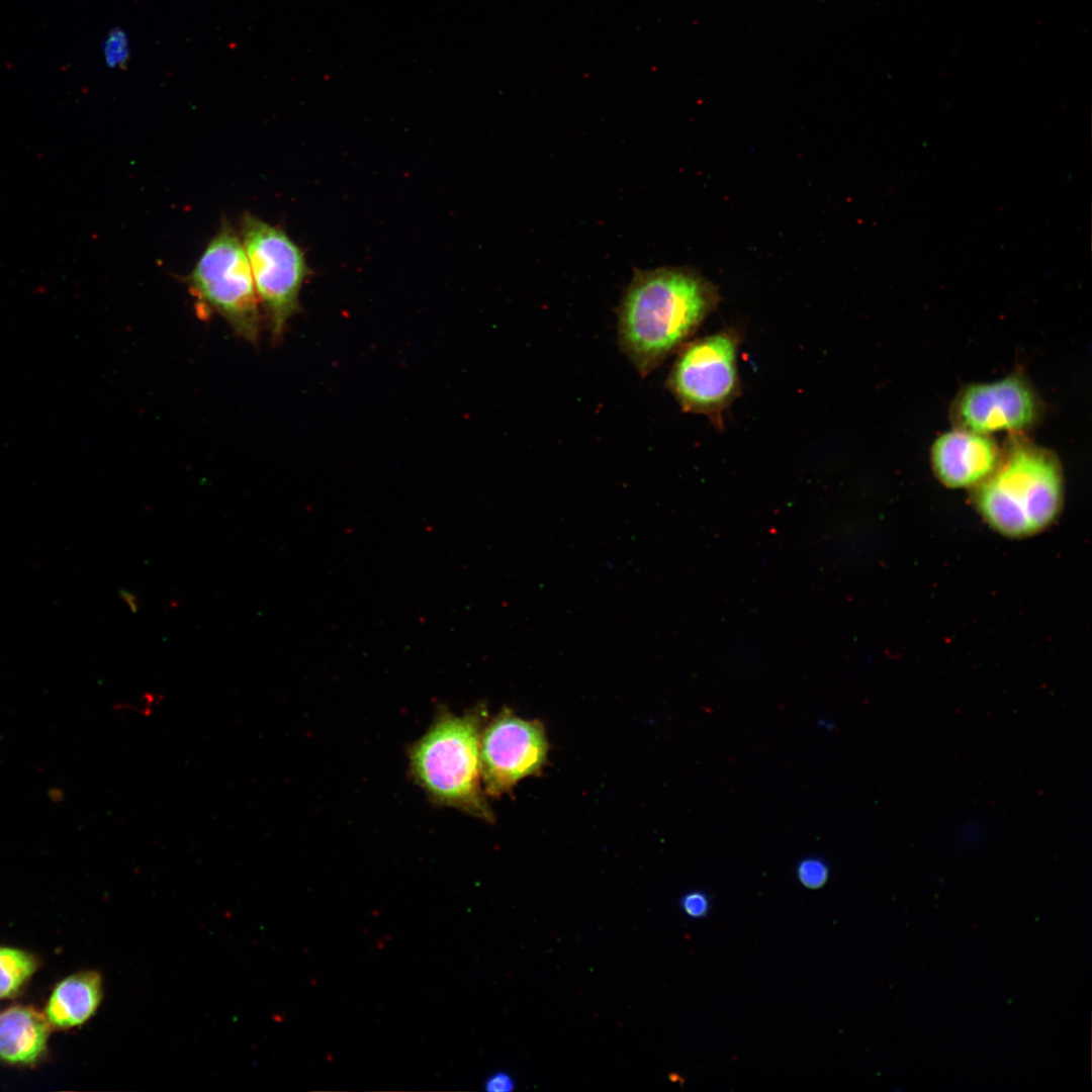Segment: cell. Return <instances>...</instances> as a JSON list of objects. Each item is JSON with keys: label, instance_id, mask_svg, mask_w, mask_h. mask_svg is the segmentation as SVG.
<instances>
[{"label": "cell", "instance_id": "cell-12", "mask_svg": "<svg viewBox=\"0 0 1092 1092\" xmlns=\"http://www.w3.org/2000/svg\"><path fill=\"white\" fill-rule=\"evenodd\" d=\"M36 958L20 948L0 946V999L16 996L37 969Z\"/></svg>", "mask_w": 1092, "mask_h": 1092}, {"label": "cell", "instance_id": "cell-11", "mask_svg": "<svg viewBox=\"0 0 1092 1092\" xmlns=\"http://www.w3.org/2000/svg\"><path fill=\"white\" fill-rule=\"evenodd\" d=\"M101 999V975L96 971L79 972L56 985L43 1013L52 1027L69 1029L90 1019Z\"/></svg>", "mask_w": 1092, "mask_h": 1092}, {"label": "cell", "instance_id": "cell-7", "mask_svg": "<svg viewBox=\"0 0 1092 1092\" xmlns=\"http://www.w3.org/2000/svg\"><path fill=\"white\" fill-rule=\"evenodd\" d=\"M543 725L504 709L483 726L480 737L482 785L486 796L500 797L521 780L539 774L547 762Z\"/></svg>", "mask_w": 1092, "mask_h": 1092}, {"label": "cell", "instance_id": "cell-5", "mask_svg": "<svg viewBox=\"0 0 1092 1092\" xmlns=\"http://www.w3.org/2000/svg\"><path fill=\"white\" fill-rule=\"evenodd\" d=\"M741 332L727 327L688 341L666 379V387L686 413L707 417L718 430L723 414L740 395L738 351Z\"/></svg>", "mask_w": 1092, "mask_h": 1092}, {"label": "cell", "instance_id": "cell-13", "mask_svg": "<svg viewBox=\"0 0 1092 1092\" xmlns=\"http://www.w3.org/2000/svg\"><path fill=\"white\" fill-rule=\"evenodd\" d=\"M105 62L110 67L125 65L129 58V46L127 36L121 29H114L104 41Z\"/></svg>", "mask_w": 1092, "mask_h": 1092}, {"label": "cell", "instance_id": "cell-4", "mask_svg": "<svg viewBox=\"0 0 1092 1092\" xmlns=\"http://www.w3.org/2000/svg\"><path fill=\"white\" fill-rule=\"evenodd\" d=\"M185 281L201 305L218 314L250 343H257L262 317L250 264L240 234L223 221Z\"/></svg>", "mask_w": 1092, "mask_h": 1092}, {"label": "cell", "instance_id": "cell-9", "mask_svg": "<svg viewBox=\"0 0 1092 1092\" xmlns=\"http://www.w3.org/2000/svg\"><path fill=\"white\" fill-rule=\"evenodd\" d=\"M1000 456L991 437L959 428L939 436L931 448L937 478L952 488L979 484L993 471Z\"/></svg>", "mask_w": 1092, "mask_h": 1092}, {"label": "cell", "instance_id": "cell-3", "mask_svg": "<svg viewBox=\"0 0 1092 1092\" xmlns=\"http://www.w3.org/2000/svg\"><path fill=\"white\" fill-rule=\"evenodd\" d=\"M973 500L987 524L1010 538L1040 533L1058 518L1064 500L1060 463L1049 450L1013 441L993 471L973 487Z\"/></svg>", "mask_w": 1092, "mask_h": 1092}, {"label": "cell", "instance_id": "cell-1", "mask_svg": "<svg viewBox=\"0 0 1092 1092\" xmlns=\"http://www.w3.org/2000/svg\"><path fill=\"white\" fill-rule=\"evenodd\" d=\"M719 301L716 286L693 269H634L617 309L620 350L647 376L690 340Z\"/></svg>", "mask_w": 1092, "mask_h": 1092}, {"label": "cell", "instance_id": "cell-17", "mask_svg": "<svg viewBox=\"0 0 1092 1092\" xmlns=\"http://www.w3.org/2000/svg\"><path fill=\"white\" fill-rule=\"evenodd\" d=\"M120 596L127 603V605L130 607L132 612L138 611L139 606L136 605V599L131 593H128L126 590H121Z\"/></svg>", "mask_w": 1092, "mask_h": 1092}, {"label": "cell", "instance_id": "cell-14", "mask_svg": "<svg viewBox=\"0 0 1092 1092\" xmlns=\"http://www.w3.org/2000/svg\"><path fill=\"white\" fill-rule=\"evenodd\" d=\"M800 882L807 888L815 890L821 888L828 879V868L819 858L809 857L800 862L797 869Z\"/></svg>", "mask_w": 1092, "mask_h": 1092}, {"label": "cell", "instance_id": "cell-8", "mask_svg": "<svg viewBox=\"0 0 1092 1092\" xmlns=\"http://www.w3.org/2000/svg\"><path fill=\"white\" fill-rule=\"evenodd\" d=\"M1037 415L1035 393L1019 375L970 384L959 393L951 408L957 428L984 435L1027 429Z\"/></svg>", "mask_w": 1092, "mask_h": 1092}, {"label": "cell", "instance_id": "cell-10", "mask_svg": "<svg viewBox=\"0 0 1092 1092\" xmlns=\"http://www.w3.org/2000/svg\"><path fill=\"white\" fill-rule=\"evenodd\" d=\"M52 1026L44 1013L26 1005L0 1012V1060L10 1065H31L47 1051Z\"/></svg>", "mask_w": 1092, "mask_h": 1092}, {"label": "cell", "instance_id": "cell-15", "mask_svg": "<svg viewBox=\"0 0 1092 1092\" xmlns=\"http://www.w3.org/2000/svg\"><path fill=\"white\" fill-rule=\"evenodd\" d=\"M681 908L691 917L700 918L709 911V900L701 891L686 894L680 901Z\"/></svg>", "mask_w": 1092, "mask_h": 1092}, {"label": "cell", "instance_id": "cell-16", "mask_svg": "<svg viewBox=\"0 0 1092 1092\" xmlns=\"http://www.w3.org/2000/svg\"><path fill=\"white\" fill-rule=\"evenodd\" d=\"M514 1088V1079L506 1072H496L490 1075L484 1082V1089L488 1092H508L512 1091Z\"/></svg>", "mask_w": 1092, "mask_h": 1092}, {"label": "cell", "instance_id": "cell-2", "mask_svg": "<svg viewBox=\"0 0 1092 1092\" xmlns=\"http://www.w3.org/2000/svg\"><path fill=\"white\" fill-rule=\"evenodd\" d=\"M486 710L463 715L443 709L407 750L414 782L435 804L492 823L494 814L482 785L480 737Z\"/></svg>", "mask_w": 1092, "mask_h": 1092}, {"label": "cell", "instance_id": "cell-6", "mask_svg": "<svg viewBox=\"0 0 1092 1092\" xmlns=\"http://www.w3.org/2000/svg\"><path fill=\"white\" fill-rule=\"evenodd\" d=\"M240 236L272 339L280 340L300 309V292L311 273L305 253L283 229L252 213L243 215Z\"/></svg>", "mask_w": 1092, "mask_h": 1092}]
</instances>
